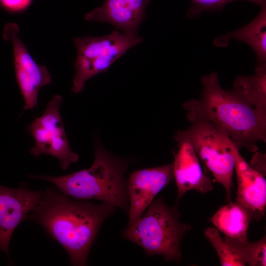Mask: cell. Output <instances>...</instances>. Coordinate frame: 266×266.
<instances>
[{"mask_svg": "<svg viewBox=\"0 0 266 266\" xmlns=\"http://www.w3.org/2000/svg\"><path fill=\"white\" fill-rule=\"evenodd\" d=\"M232 39L252 48L256 54L257 65L266 63V5L261 7L259 14L249 24L216 38L213 43L216 46L226 47Z\"/></svg>", "mask_w": 266, "mask_h": 266, "instance_id": "cell-14", "label": "cell"}, {"mask_svg": "<svg viewBox=\"0 0 266 266\" xmlns=\"http://www.w3.org/2000/svg\"><path fill=\"white\" fill-rule=\"evenodd\" d=\"M224 240L236 251L240 257L251 266L266 265V236L255 242L247 239L231 238L225 236Z\"/></svg>", "mask_w": 266, "mask_h": 266, "instance_id": "cell-17", "label": "cell"}, {"mask_svg": "<svg viewBox=\"0 0 266 266\" xmlns=\"http://www.w3.org/2000/svg\"><path fill=\"white\" fill-rule=\"evenodd\" d=\"M115 207L73 200L53 188L42 192L27 219L41 225L67 253L71 264L82 266L104 221Z\"/></svg>", "mask_w": 266, "mask_h": 266, "instance_id": "cell-1", "label": "cell"}, {"mask_svg": "<svg viewBox=\"0 0 266 266\" xmlns=\"http://www.w3.org/2000/svg\"><path fill=\"white\" fill-rule=\"evenodd\" d=\"M41 193L24 186L12 189L0 185V251H3L8 257L13 233L22 221L27 219Z\"/></svg>", "mask_w": 266, "mask_h": 266, "instance_id": "cell-10", "label": "cell"}, {"mask_svg": "<svg viewBox=\"0 0 266 266\" xmlns=\"http://www.w3.org/2000/svg\"><path fill=\"white\" fill-rule=\"evenodd\" d=\"M231 90L266 114V63L257 65L250 76H237Z\"/></svg>", "mask_w": 266, "mask_h": 266, "instance_id": "cell-16", "label": "cell"}, {"mask_svg": "<svg viewBox=\"0 0 266 266\" xmlns=\"http://www.w3.org/2000/svg\"><path fill=\"white\" fill-rule=\"evenodd\" d=\"M177 143L178 149L172 163L177 199L190 190L203 194L212 190L211 181L202 171L199 158L192 145L185 141Z\"/></svg>", "mask_w": 266, "mask_h": 266, "instance_id": "cell-13", "label": "cell"}, {"mask_svg": "<svg viewBox=\"0 0 266 266\" xmlns=\"http://www.w3.org/2000/svg\"><path fill=\"white\" fill-rule=\"evenodd\" d=\"M33 0H0V4L5 9L12 12L25 10Z\"/></svg>", "mask_w": 266, "mask_h": 266, "instance_id": "cell-20", "label": "cell"}, {"mask_svg": "<svg viewBox=\"0 0 266 266\" xmlns=\"http://www.w3.org/2000/svg\"><path fill=\"white\" fill-rule=\"evenodd\" d=\"M253 218L251 212L236 202L230 201L220 207L211 218V222L226 236L247 239V231Z\"/></svg>", "mask_w": 266, "mask_h": 266, "instance_id": "cell-15", "label": "cell"}, {"mask_svg": "<svg viewBox=\"0 0 266 266\" xmlns=\"http://www.w3.org/2000/svg\"><path fill=\"white\" fill-rule=\"evenodd\" d=\"M235 147V166L237 189L236 201L249 210L253 218L258 221L265 215L266 181L264 175L246 162Z\"/></svg>", "mask_w": 266, "mask_h": 266, "instance_id": "cell-12", "label": "cell"}, {"mask_svg": "<svg viewBox=\"0 0 266 266\" xmlns=\"http://www.w3.org/2000/svg\"><path fill=\"white\" fill-rule=\"evenodd\" d=\"M204 234L215 249L221 266H245L246 263L233 248L221 238L220 232L217 229L208 228L205 230Z\"/></svg>", "mask_w": 266, "mask_h": 266, "instance_id": "cell-18", "label": "cell"}, {"mask_svg": "<svg viewBox=\"0 0 266 266\" xmlns=\"http://www.w3.org/2000/svg\"><path fill=\"white\" fill-rule=\"evenodd\" d=\"M143 214L123 232L124 237L142 247L149 256L180 262L181 242L191 226L179 221L180 214L161 198L154 199Z\"/></svg>", "mask_w": 266, "mask_h": 266, "instance_id": "cell-4", "label": "cell"}, {"mask_svg": "<svg viewBox=\"0 0 266 266\" xmlns=\"http://www.w3.org/2000/svg\"><path fill=\"white\" fill-rule=\"evenodd\" d=\"M128 163L115 157L101 145H96L90 167L61 176L29 175L48 181L64 195L77 200H98L129 211V200L124 174Z\"/></svg>", "mask_w": 266, "mask_h": 266, "instance_id": "cell-3", "label": "cell"}, {"mask_svg": "<svg viewBox=\"0 0 266 266\" xmlns=\"http://www.w3.org/2000/svg\"><path fill=\"white\" fill-rule=\"evenodd\" d=\"M19 32L16 23H8L4 27L2 36L13 46L16 77L24 99V110L33 109L38 104L39 89L51 83V76L44 66L34 62L20 39Z\"/></svg>", "mask_w": 266, "mask_h": 266, "instance_id": "cell-8", "label": "cell"}, {"mask_svg": "<svg viewBox=\"0 0 266 266\" xmlns=\"http://www.w3.org/2000/svg\"><path fill=\"white\" fill-rule=\"evenodd\" d=\"M143 40L138 35H128L117 30L102 36L75 38L74 43L77 58L74 64L76 73L72 91L75 93L82 92L88 79L106 71L129 49Z\"/></svg>", "mask_w": 266, "mask_h": 266, "instance_id": "cell-6", "label": "cell"}, {"mask_svg": "<svg viewBox=\"0 0 266 266\" xmlns=\"http://www.w3.org/2000/svg\"><path fill=\"white\" fill-rule=\"evenodd\" d=\"M151 0H104L102 5L87 13L85 19L108 23L128 35L138 36Z\"/></svg>", "mask_w": 266, "mask_h": 266, "instance_id": "cell-11", "label": "cell"}, {"mask_svg": "<svg viewBox=\"0 0 266 266\" xmlns=\"http://www.w3.org/2000/svg\"><path fill=\"white\" fill-rule=\"evenodd\" d=\"M187 118L191 126L178 131L174 135L175 140L190 143L216 180L223 186L227 198L231 201L235 166L234 145L224 133L207 120L197 117Z\"/></svg>", "mask_w": 266, "mask_h": 266, "instance_id": "cell-5", "label": "cell"}, {"mask_svg": "<svg viewBox=\"0 0 266 266\" xmlns=\"http://www.w3.org/2000/svg\"><path fill=\"white\" fill-rule=\"evenodd\" d=\"M173 178L172 163L137 170L130 174L127 182L129 200L128 226L141 217L155 197Z\"/></svg>", "mask_w": 266, "mask_h": 266, "instance_id": "cell-9", "label": "cell"}, {"mask_svg": "<svg viewBox=\"0 0 266 266\" xmlns=\"http://www.w3.org/2000/svg\"><path fill=\"white\" fill-rule=\"evenodd\" d=\"M201 83L200 97L183 105L187 118L205 119L224 133L238 150L256 152L258 143L266 141V114L222 88L216 72L202 76Z\"/></svg>", "mask_w": 266, "mask_h": 266, "instance_id": "cell-2", "label": "cell"}, {"mask_svg": "<svg viewBox=\"0 0 266 266\" xmlns=\"http://www.w3.org/2000/svg\"><path fill=\"white\" fill-rule=\"evenodd\" d=\"M191 3L187 13L189 18L199 16L205 11H220L228 3L240 0H190ZM262 6L266 5V0H243Z\"/></svg>", "mask_w": 266, "mask_h": 266, "instance_id": "cell-19", "label": "cell"}, {"mask_svg": "<svg viewBox=\"0 0 266 266\" xmlns=\"http://www.w3.org/2000/svg\"><path fill=\"white\" fill-rule=\"evenodd\" d=\"M63 99L55 95L47 103L43 113L28 126L35 144L30 153L36 157L49 155L58 159L63 169L76 162L78 155L73 152L68 144L59 110Z\"/></svg>", "mask_w": 266, "mask_h": 266, "instance_id": "cell-7", "label": "cell"}, {"mask_svg": "<svg viewBox=\"0 0 266 266\" xmlns=\"http://www.w3.org/2000/svg\"><path fill=\"white\" fill-rule=\"evenodd\" d=\"M250 166L264 175L266 173V155L260 152H256L252 159Z\"/></svg>", "mask_w": 266, "mask_h": 266, "instance_id": "cell-21", "label": "cell"}]
</instances>
